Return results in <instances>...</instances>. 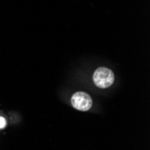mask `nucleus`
<instances>
[{
  "label": "nucleus",
  "mask_w": 150,
  "mask_h": 150,
  "mask_svg": "<svg viewBox=\"0 0 150 150\" xmlns=\"http://www.w3.org/2000/svg\"><path fill=\"white\" fill-rule=\"evenodd\" d=\"M93 82L100 88H107L113 84L114 74L107 67H99L93 73Z\"/></svg>",
  "instance_id": "nucleus-1"
},
{
  "label": "nucleus",
  "mask_w": 150,
  "mask_h": 150,
  "mask_svg": "<svg viewBox=\"0 0 150 150\" xmlns=\"http://www.w3.org/2000/svg\"><path fill=\"white\" fill-rule=\"evenodd\" d=\"M71 104L78 111L86 112L91 109L93 101L88 93L85 92H76L71 98Z\"/></svg>",
  "instance_id": "nucleus-2"
},
{
  "label": "nucleus",
  "mask_w": 150,
  "mask_h": 150,
  "mask_svg": "<svg viewBox=\"0 0 150 150\" xmlns=\"http://www.w3.org/2000/svg\"><path fill=\"white\" fill-rule=\"evenodd\" d=\"M6 125V121L3 117H0V129H4Z\"/></svg>",
  "instance_id": "nucleus-3"
}]
</instances>
